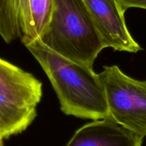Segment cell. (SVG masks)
I'll use <instances>...</instances> for the list:
<instances>
[{
	"label": "cell",
	"mask_w": 146,
	"mask_h": 146,
	"mask_svg": "<svg viewBox=\"0 0 146 146\" xmlns=\"http://www.w3.org/2000/svg\"><path fill=\"white\" fill-rule=\"evenodd\" d=\"M26 47L45 72L64 114L93 120L108 117L104 87L92 68L59 55L39 40Z\"/></svg>",
	"instance_id": "obj_1"
},
{
	"label": "cell",
	"mask_w": 146,
	"mask_h": 146,
	"mask_svg": "<svg viewBox=\"0 0 146 146\" xmlns=\"http://www.w3.org/2000/svg\"><path fill=\"white\" fill-rule=\"evenodd\" d=\"M54 13L39 38L47 48L93 69L104 47L84 0H54Z\"/></svg>",
	"instance_id": "obj_2"
},
{
	"label": "cell",
	"mask_w": 146,
	"mask_h": 146,
	"mask_svg": "<svg viewBox=\"0 0 146 146\" xmlns=\"http://www.w3.org/2000/svg\"><path fill=\"white\" fill-rule=\"evenodd\" d=\"M108 117L142 137L146 136V80L125 74L117 65L104 66L98 74Z\"/></svg>",
	"instance_id": "obj_3"
},
{
	"label": "cell",
	"mask_w": 146,
	"mask_h": 146,
	"mask_svg": "<svg viewBox=\"0 0 146 146\" xmlns=\"http://www.w3.org/2000/svg\"><path fill=\"white\" fill-rule=\"evenodd\" d=\"M105 48L135 53L143 50L128 31L125 11L115 0H84Z\"/></svg>",
	"instance_id": "obj_4"
},
{
	"label": "cell",
	"mask_w": 146,
	"mask_h": 146,
	"mask_svg": "<svg viewBox=\"0 0 146 146\" xmlns=\"http://www.w3.org/2000/svg\"><path fill=\"white\" fill-rule=\"evenodd\" d=\"M143 140V137L106 117L80 127L66 146H142Z\"/></svg>",
	"instance_id": "obj_5"
},
{
	"label": "cell",
	"mask_w": 146,
	"mask_h": 146,
	"mask_svg": "<svg viewBox=\"0 0 146 146\" xmlns=\"http://www.w3.org/2000/svg\"><path fill=\"white\" fill-rule=\"evenodd\" d=\"M0 94L21 107H36L42 97V83L0 57Z\"/></svg>",
	"instance_id": "obj_6"
},
{
	"label": "cell",
	"mask_w": 146,
	"mask_h": 146,
	"mask_svg": "<svg viewBox=\"0 0 146 146\" xmlns=\"http://www.w3.org/2000/svg\"><path fill=\"white\" fill-rule=\"evenodd\" d=\"M29 0H0V37L7 44H24L31 28Z\"/></svg>",
	"instance_id": "obj_7"
},
{
	"label": "cell",
	"mask_w": 146,
	"mask_h": 146,
	"mask_svg": "<svg viewBox=\"0 0 146 146\" xmlns=\"http://www.w3.org/2000/svg\"><path fill=\"white\" fill-rule=\"evenodd\" d=\"M36 117V108L21 107L0 94V137L9 138L26 130Z\"/></svg>",
	"instance_id": "obj_8"
},
{
	"label": "cell",
	"mask_w": 146,
	"mask_h": 146,
	"mask_svg": "<svg viewBox=\"0 0 146 146\" xmlns=\"http://www.w3.org/2000/svg\"><path fill=\"white\" fill-rule=\"evenodd\" d=\"M54 4V0H29L32 23L29 37L23 44L25 47L39 40L51 21Z\"/></svg>",
	"instance_id": "obj_9"
},
{
	"label": "cell",
	"mask_w": 146,
	"mask_h": 146,
	"mask_svg": "<svg viewBox=\"0 0 146 146\" xmlns=\"http://www.w3.org/2000/svg\"><path fill=\"white\" fill-rule=\"evenodd\" d=\"M121 8L126 11L129 8H141L146 9V0H115Z\"/></svg>",
	"instance_id": "obj_10"
},
{
	"label": "cell",
	"mask_w": 146,
	"mask_h": 146,
	"mask_svg": "<svg viewBox=\"0 0 146 146\" xmlns=\"http://www.w3.org/2000/svg\"><path fill=\"white\" fill-rule=\"evenodd\" d=\"M3 140H4V139L1 138V137H0V146H4V143H3Z\"/></svg>",
	"instance_id": "obj_11"
}]
</instances>
